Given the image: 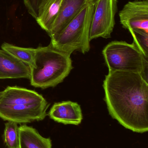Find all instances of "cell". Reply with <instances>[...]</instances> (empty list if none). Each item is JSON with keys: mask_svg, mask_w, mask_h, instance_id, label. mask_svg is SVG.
<instances>
[{"mask_svg": "<svg viewBox=\"0 0 148 148\" xmlns=\"http://www.w3.org/2000/svg\"><path fill=\"white\" fill-rule=\"evenodd\" d=\"M103 87L111 117L133 132H147L148 81L140 73L109 71Z\"/></svg>", "mask_w": 148, "mask_h": 148, "instance_id": "cell-1", "label": "cell"}, {"mask_svg": "<svg viewBox=\"0 0 148 148\" xmlns=\"http://www.w3.org/2000/svg\"><path fill=\"white\" fill-rule=\"evenodd\" d=\"M49 104L34 90L17 86L7 87L0 98V118L25 123L42 121Z\"/></svg>", "mask_w": 148, "mask_h": 148, "instance_id": "cell-2", "label": "cell"}, {"mask_svg": "<svg viewBox=\"0 0 148 148\" xmlns=\"http://www.w3.org/2000/svg\"><path fill=\"white\" fill-rule=\"evenodd\" d=\"M70 56L54 48L50 44L36 48L30 67L31 85L46 89L63 82L73 69Z\"/></svg>", "mask_w": 148, "mask_h": 148, "instance_id": "cell-3", "label": "cell"}, {"mask_svg": "<svg viewBox=\"0 0 148 148\" xmlns=\"http://www.w3.org/2000/svg\"><path fill=\"white\" fill-rule=\"evenodd\" d=\"M94 1L83 9L58 35L51 38L54 48L71 55L76 51L83 54L90 50L89 30Z\"/></svg>", "mask_w": 148, "mask_h": 148, "instance_id": "cell-4", "label": "cell"}, {"mask_svg": "<svg viewBox=\"0 0 148 148\" xmlns=\"http://www.w3.org/2000/svg\"><path fill=\"white\" fill-rule=\"evenodd\" d=\"M103 55L109 71L140 73L148 81V59L133 42H111L103 49Z\"/></svg>", "mask_w": 148, "mask_h": 148, "instance_id": "cell-5", "label": "cell"}, {"mask_svg": "<svg viewBox=\"0 0 148 148\" xmlns=\"http://www.w3.org/2000/svg\"><path fill=\"white\" fill-rule=\"evenodd\" d=\"M118 0H94L89 30V40L99 37H111L115 25Z\"/></svg>", "mask_w": 148, "mask_h": 148, "instance_id": "cell-6", "label": "cell"}, {"mask_svg": "<svg viewBox=\"0 0 148 148\" xmlns=\"http://www.w3.org/2000/svg\"><path fill=\"white\" fill-rule=\"evenodd\" d=\"M120 22L126 29H141L148 33V0L129 1L119 13Z\"/></svg>", "mask_w": 148, "mask_h": 148, "instance_id": "cell-7", "label": "cell"}, {"mask_svg": "<svg viewBox=\"0 0 148 148\" xmlns=\"http://www.w3.org/2000/svg\"><path fill=\"white\" fill-rule=\"evenodd\" d=\"M94 0H63L57 17L48 34L50 38L59 34L83 9Z\"/></svg>", "mask_w": 148, "mask_h": 148, "instance_id": "cell-8", "label": "cell"}, {"mask_svg": "<svg viewBox=\"0 0 148 148\" xmlns=\"http://www.w3.org/2000/svg\"><path fill=\"white\" fill-rule=\"evenodd\" d=\"M50 119L65 125H79L83 119L81 106L71 101L56 103L48 113Z\"/></svg>", "mask_w": 148, "mask_h": 148, "instance_id": "cell-9", "label": "cell"}, {"mask_svg": "<svg viewBox=\"0 0 148 148\" xmlns=\"http://www.w3.org/2000/svg\"><path fill=\"white\" fill-rule=\"evenodd\" d=\"M30 76L28 65L0 49V79L28 78Z\"/></svg>", "mask_w": 148, "mask_h": 148, "instance_id": "cell-10", "label": "cell"}, {"mask_svg": "<svg viewBox=\"0 0 148 148\" xmlns=\"http://www.w3.org/2000/svg\"><path fill=\"white\" fill-rule=\"evenodd\" d=\"M18 130V148H52L51 139L43 137L33 127L21 125Z\"/></svg>", "mask_w": 148, "mask_h": 148, "instance_id": "cell-11", "label": "cell"}, {"mask_svg": "<svg viewBox=\"0 0 148 148\" xmlns=\"http://www.w3.org/2000/svg\"><path fill=\"white\" fill-rule=\"evenodd\" d=\"M63 0H47L36 21L42 29L50 33L57 17Z\"/></svg>", "mask_w": 148, "mask_h": 148, "instance_id": "cell-12", "label": "cell"}, {"mask_svg": "<svg viewBox=\"0 0 148 148\" xmlns=\"http://www.w3.org/2000/svg\"><path fill=\"white\" fill-rule=\"evenodd\" d=\"M1 48L2 50L30 67L33 65L36 49L20 47L6 42L1 45Z\"/></svg>", "mask_w": 148, "mask_h": 148, "instance_id": "cell-13", "label": "cell"}, {"mask_svg": "<svg viewBox=\"0 0 148 148\" xmlns=\"http://www.w3.org/2000/svg\"><path fill=\"white\" fill-rule=\"evenodd\" d=\"M19 127L17 123L12 121L5 123L4 140L8 148L19 147Z\"/></svg>", "mask_w": 148, "mask_h": 148, "instance_id": "cell-14", "label": "cell"}, {"mask_svg": "<svg viewBox=\"0 0 148 148\" xmlns=\"http://www.w3.org/2000/svg\"><path fill=\"white\" fill-rule=\"evenodd\" d=\"M134 40L133 43L148 59V33L141 29H129Z\"/></svg>", "mask_w": 148, "mask_h": 148, "instance_id": "cell-15", "label": "cell"}, {"mask_svg": "<svg viewBox=\"0 0 148 148\" xmlns=\"http://www.w3.org/2000/svg\"><path fill=\"white\" fill-rule=\"evenodd\" d=\"M47 0H23L28 12L36 20Z\"/></svg>", "mask_w": 148, "mask_h": 148, "instance_id": "cell-16", "label": "cell"}, {"mask_svg": "<svg viewBox=\"0 0 148 148\" xmlns=\"http://www.w3.org/2000/svg\"><path fill=\"white\" fill-rule=\"evenodd\" d=\"M3 94V91H0V98H1Z\"/></svg>", "mask_w": 148, "mask_h": 148, "instance_id": "cell-17", "label": "cell"}]
</instances>
